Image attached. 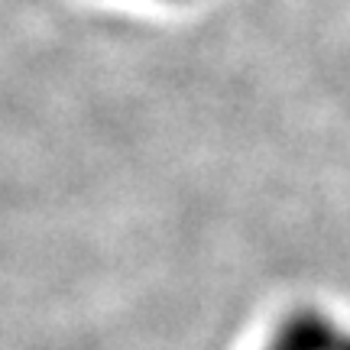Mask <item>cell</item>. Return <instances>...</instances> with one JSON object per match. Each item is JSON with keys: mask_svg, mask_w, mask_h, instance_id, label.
<instances>
[{"mask_svg": "<svg viewBox=\"0 0 350 350\" xmlns=\"http://www.w3.org/2000/svg\"><path fill=\"white\" fill-rule=\"evenodd\" d=\"M266 350H350V331L318 308H292L275 325Z\"/></svg>", "mask_w": 350, "mask_h": 350, "instance_id": "cell-1", "label": "cell"}]
</instances>
